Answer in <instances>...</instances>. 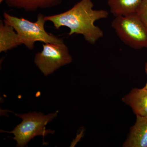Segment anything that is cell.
<instances>
[{"mask_svg": "<svg viewBox=\"0 0 147 147\" xmlns=\"http://www.w3.org/2000/svg\"><path fill=\"white\" fill-rule=\"evenodd\" d=\"M93 7L92 0H81L69 10L45 16L44 19L52 22L55 29L67 27L70 30L69 36L82 35L86 41L94 44L104 36L103 31L95 25V22L107 18L109 13L104 9H93Z\"/></svg>", "mask_w": 147, "mask_h": 147, "instance_id": "cell-1", "label": "cell"}, {"mask_svg": "<svg viewBox=\"0 0 147 147\" xmlns=\"http://www.w3.org/2000/svg\"><path fill=\"white\" fill-rule=\"evenodd\" d=\"M4 22L13 27L20 38L21 44L30 50H33L37 41L44 43H59L64 42L59 38L47 33L45 29L46 21L45 16L41 13L38 15L35 22L23 18H18L4 12Z\"/></svg>", "mask_w": 147, "mask_h": 147, "instance_id": "cell-2", "label": "cell"}, {"mask_svg": "<svg viewBox=\"0 0 147 147\" xmlns=\"http://www.w3.org/2000/svg\"><path fill=\"white\" fill-rule=\"evenodd\" d=\"M59 111L44 115L41 113H29L15 115L22 121L12 131H8L14 135L13 139L17 142L16 146L25 147L29 142L37 136L43 137L49 134H53L55 131L46 129L45 126L57 117Z\"/></svg>", "mask_w": 147, "mask_h": 147, "instance_id": "cell-3", "label": "cell"}, {"mask_svg": "<svg viewBox=\"0 0 147 147\" xmlns=\"http://www.w3.org/2000/svg\"><path fill=\"white\" fill-rule=\"evenodd\" d=\"M111 25L125 44L136 50L147 48V28L136 13L115 16Z\"/></svg>", "mask_w": 147, "mask_h": 147, "instance_id": "cell-4", "label": "cell"}, {"mask_svg": "<svg viewBox=\"0 0 147 147\" xmlns=\"http://www.w3.org/2000/svg\"><path fill=\"white\" fill-rule=\"evenodd\" d=\"M72 58L64 42L43 43L42 50L35 55L34 62L45 76L54 73L58 69L71 63Z\"/></svg>", "mask_w": 147, "mask_h": 147, "instance_id": "cell-5", "label": "cell"}, {"mask_svg": "<svg viewBox=\"0 0 147 147\" xmlns=\"http://www.w3.org/2000/svg\"><path fill=\"white\" fill-rule=\"evenodd\" d=\"M123 146L147 147V117L136 116V122Z\"/></svg>", "mask_w": 147, "mask_h": 147, "instance_id": "cell-6", "label": "cell"}, {"mask_svg": "<svg viewBox=\"0 0 147 147\" xmlns=\"http://www.w3.org/2000/svg\"><path fill=\"white\" fill-rule=\"evenodd\" d=\"M122 100L131 107L136 116L147 117V89L144 87L133 88Z\"/></svg>", "mask_w": 147, "mask_h": 147, "instance_id": "cell-7", "label": "cell"}, {"mask_svg": "<svg viewBox=\"0 0 147 147\" xmlns=\"http://www.w3.org/2000/svg\"><path fill=\"white\" fill-rule=\"evenodd\" d=\"M63 0H0L5 1L12 8L22 9L26 11H36L38 9L51 8L59 5Z\"/></svg>", "mask_w": 147, "mask_h": 147, "instance_id": "cell-8", "label": "cell"}, {"mask_svg": "<svg viewBox=\"0 0 147 147\" xmlns=\"http://www.w3.org/2000/svg\"><path fill=\"white\" fill-rule=\"evenodd\" d=\"M22 45L19 35L13 27L0 21V53H6Z\"/></svg>", "mask_w": 147, "mask_h": 147, "instance_id": "cell-9", "label": "cell"}, {"mask_svg": "<svg viewBox=\"0 0 147 147\" xmlns=\"http://www.w3.org/2000/svg\"><path fill=\"white\" fill-rule=\"evenodd\" d=\"M142 0H108L110 12L115 16L135 14Z\"/></svg>", "mask_w": 147, "mask_h": 147, "instance_id": "cell-10", "label": "cell"}, {"mask_svg": "<svg viewBox=\"0 0 147 147\" xmlns=\"http://www.w3.org/2000/svg\"><path fill=\"white\" fill-rule=\"evenodd\" d=\"M136 14L147 28V0H142Z\"/></svg>", "mask_w": 147, "mask_h": 147, "instance_id": "cell-11", "label": "cell"}, {"mask_svg": "<svg viewBox=\"0 0 147 147\" xmlns=\"http://www.w3.org/2000/svg\"><path fill=\"white\" fill-rule=\"evenodd\" d=\"M145 72H146V74L147 78V62L146 63V64H145ZM144 88H145L146 89H147V81L146 83V85H145V86L144 87Z\"/></svg>", "mask_w": 147, "mask_h": 147, "instance_id": "cell-12", "label": "cell"}]
</instances>
